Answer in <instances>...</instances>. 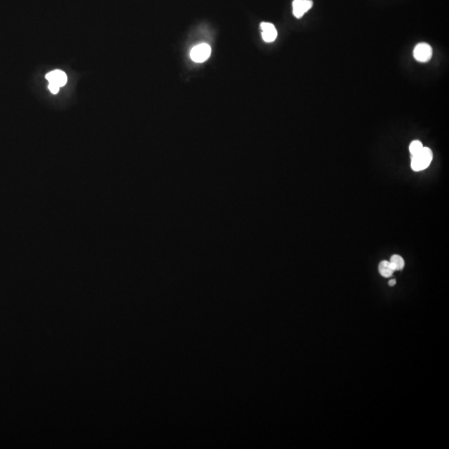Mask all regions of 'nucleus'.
Segmentation results:
<instances>
[{"instance_id": "f257e3e1", "label": "nucleus", "mask_w": 449, "mask_h": 449, "mask_svg": "<svg viewBox=\"0 0 449 449\" xmlns=\"http://www.w3.org/2000/svg\"><path fill=\"white\" fill-rule=\"evenodd\" d=\"M433 160V152L429 147H423V149L414 156H412L411 168L415 172L426 169Z\"/></svg>"}, {"instance_id": "f03ea898", "label": "nucleus", "mask_w": 449, "mask_h": 449, "mask_svg": "<svg viewBox=\"0 0 449 449\" xmlns=\"http://www.w3.org/2000/svg\"><path fill=\"white\" fill-rule=\"evenodd\" d=\"M211 52H212V49L209 45L202 43V44L197 45L192 48L190 56L193 62L201 63V62L207 61L209 58Z\"/></svg>"}, {"instance_id": "7ed1b4c3", "label": "nucleus", "mask_w": 449, "mask_h": 449, "mask_svg": "<svg viewBox=\"0 0 449 449\" xmlns=\"http://www.w3.org/2000/svg\"><path fill=\"white\" fill-rule=\"evenodd\" d=\"M433 55L432 47L427 43H419L414 47V57L416 61L420 62H429Z\"/></svg>"}, {"instance_id": "20e7f679", "label": "nucleus", "mask_w": 449, "mask_h": 449, "mask_svg": "<svg viewBox=\"0 0 449 449\" xmlns=\"http://www.w3.org/2000/svg\"><path fill=\"white\" fill-rule=\"evenodd\" d=\"M313 7L311 0H294L293 2V13L297 18H301L304 13H306Z\"/></svg>"}, {"instance_id": "39448f33", "label": "nucleus", "mask_w": 449, "mask_h": 449, "mask_svg": "<svg viewBox=\"0 0 449 449\" xmlns=\"http://www.w3.org/2000/svg\"><path fill=\"white\" fill-rule=\"evenodd\" d=\"M260 27L262 30V37L264 42H273L276 39L278 33L274 24L270 22H262Z\"/></svg>"}, {"instance_id": "423d86ee", "label": "nucleus", "mask_w": 449, "mask_h": 449, "mask_svg": "<svg viewBox=\"0 0 449 449\" xmlns=\"http://www.w3.org/2000/svg\"><path fill=\"white\" fill-rule=\"evenodd\" d=\"M46 78L49 81V82L56 83L58 87H63L66 85L67 81V75L61 70H54V71L47 73L46 75Z\"/></svg>"}, {"instance_id": "0eeeda50", "label": "nucleus", "mask_w": 449, "mask_h": 449, "mask_svg": "<svg viewBox=\"0 0 449 449\" xmlns=\"http://www.w3.org/2000/svg\"><path fill=\"white\" fill-rule=\"evenodd\" d=\"M379 274H381L382 276L384 277V278H389V277H391L393 275L394 270L392 268L391 264H390L389 261L383 260V261L379 263Z\"/></svg>"}, {"instance_id": "6e6552de", "label": "nucleus", "mask_w": 449, "mask_h": 449, "mask_svg": "<svg viewBox=\"0 0 449 449\" xmlns=\"http://www.w3.org/2000/svg\"><path fill=\"white\" fill-rule=\"evenodd\" d=\"M389 263L391 264L392 268L394 269V271L396 270H401L404 269V260L401 256H399L398 254H394L390 258Z\"/></svg>"}, {"instance_id": "1a4fd4ad", "label": "nucleus", "mask_w": 449, "mask_h": 449, "mask_svg": "<svg viewBox=\"0 0 449 449\" xmlns=\"http://www.w3.org/2000/svg\"><path fill=\"white\" fill-rule=\"evenodd\" d=\"M423 147H424V146L422 144V142L419 140H415V141H413L409 145V152L411 153L412 156H414L417 153H419L423 149Z\"/></svg>"}, {"instance_id": "9d476101", "label": "nucleus", "mask_w": 449, "mask_h": 449, "mask_svg": "<svg viewBox=\"0 0 449 449\" xmlns=\"http://www.w3.org/2000/svg\"><path fill=\"white\" fill-rule=\"evenodd\" d=\"M59 87L54 82H49L48 85V88L53 94H57V92H59Z\"/></svg>"}, {"instance_id": "9b49d317", "label": "nucleus", "mask_w": 449, "mask_h": 449, "mask_svg": "<svg viewBox=\"0 0 449 449\" xmlns=\"http://www.w3.org/2000/svg\"><path fill=\"white\" fill-rule=\"evenodd\" d=\"M395 284H396V280H395V279H390V280H389V286H394Z\"/></svg>"}]
</instances>
